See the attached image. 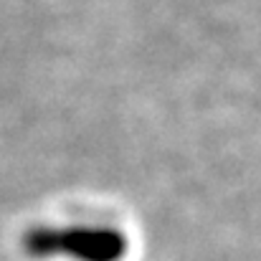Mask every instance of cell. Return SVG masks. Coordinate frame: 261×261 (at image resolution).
Wrapping results in <instances>:
<instances>
[{"instance_id":"6da1fadb","label":"cell","mask_w":261,"mask_h":261,"mask_svg":"<svg viewBox=\"0 0 261 261\" xmlns=\"http://www.w3.org/2000/svg\"><path fill=\"white\" fill-rule=\"evenodd\" d=\"M36 254L64 249L82 261H119L124 254V236L112 228H71L61 233L38 231L28 239Z\"/></svg>"}]
</instances>
